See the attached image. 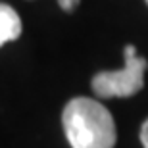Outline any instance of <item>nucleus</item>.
Returning a JSON list of instances; mask_svg holds the SVG:
<instances>
[{"instance_id": "obj_1", "label": "nucleus", "mask_w": 148, "mask_h": 148, "mask_svg": "<svg viewBox=\"0 0 148 148\" xmlns=\"http://www.w3.org/2000/svg\"><path fill=\"white\" fill-rule=\"evenodd\" d=\"M62 123L71 148H114L117 140L112 114L98 100L77 96L64 108Z\"/></svg>"}, {"instance_id": "obj_2", "label": "nucleus", "mask_w": 148, "mask_h": 148, "mask_svg": "<svg viewBox=\"0 0 148 148\" xmlns=\"http://www.w3.org/2000/svg\"><path fill=\"white\" fill-rule=\"evenodd\" d=\"M125 66L117 71H100L92 77L90 87L94 94L100 98H129L144 87V71L148 62L143 56H137L133 44H127L125 50Z\"/></svg>"}, {"instance_id": "obj_3", "label": "nucleus", "mask_w": 148, "mask_h": 148, "mask_svg": "<svg viewBox=\"0 0 148 148\" xmlns=\"http://www.w3.org/2000/svg\"><path fill=\"white\" fill-rule=\"evenodd\" d=\"M21 35V19L12 6L0 2V46L12 42Z\"/></svg>"}, {"instance_id": "obj_4", "label": "nucleus", "mask_w": 148, "mask_h": 148, "mask_svg": "<svg viewBox=\"0 0 148 148\" xmlns=\"http://www.w3.org/2000/svg\"><path fill=\"white\" fill-rule=\"evenodd\" d=\"M58 4L64 12H73L79 6V0H58Z\"/></svg>"}, {"instance_id": "obj_5", "label": "nucleus", "mask_w": 148, "mask_h": 148, "mask_svg": "<svg viewBox=\"0 0 148 148\" xmlns=\"http://www.w3.org/2000/svg\"><path fill=\"white\" fill-rule=\"evenodd\" d=\"M140 143H143L144 148H148V119L143 123V127H140Z\"/></svg>"}, {"instance_id": "obj_6", "label": "nucleus", "mask_w": 148, "mask_h": 148, "mask_svg": "<svg viewBox=\"0 0 148 148\" xmlns=\"http://www.w3.org/2000/svg\"><path fill=\"white\" fill-rule=\"evenodd\" d=\"M144 2H146V6H148V0H144Z\"/></svg>"}]
</instances>
